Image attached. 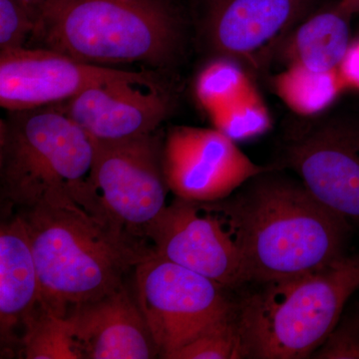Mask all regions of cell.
<instances>
[{"label":"cell","mask_w":359,"mask_h":359,"mask_svg":"<svg viewBox=\"0 0 359 359\" xmlns=\"http://www.w3.org/2000/svg\"><path fill=\"white\" fill-rule=\"evenodd\" d=\"M134 276L135 297L161 358L167 359L237 308L223 285L154 252L137 264Z\"/></svg>","instance_id":"7"},{"label":"cell","mask_w":359,"mask_h":359,"mask_svg":"<svg viewBox=\"0 0 359 359\" xmlns=\"http://www.w3.org/2000/svg\"><path fill=\"white\" fill-rule=\"evenodd\" d=\"M237 304L245 358H311L359 289V255L304 275L262 283Z\"/></svg>","instance_id":"5"},{"label":"cell","mask_w":359,"mask_h":359,"mask_svg":"<svg viewBox=\"0 0 359 359\" xmlns=\"http://www.w3.org/2000/svg\"><path fill=\"white\" fill-rule=\"evenodd\" d=\"M337 4L340 8L351 18L359 13V0H339Z\"/></svg>","instance_id":"26"},{"label":"cell","mask_w":359,"mask_h":359,"mask_svg":"<svg viewBox=\"0 0 359 359\" xmlns=\"http://www.w3.org/2000/svg\"><path fill=\"white\" fill-rule=\"evenodd\" d=\"M142 72L90 65L45 49L0 52V105L7 111L55 105L90 87Z\"/></svg>","instance_id":"13"},{"label":"cell","mask_w":359,"mask_h":359,"mask_svg":"<svg viewBox=\"0 0 359 359\" xmlns=\"http://www.w3.org/2000/svg\"><path fill=\"white\" fill-rule=\"evenodd\" d=\"M40 306L39 271L25 219L11 212L0 228V337L2 346L20 344Z\"/></svg>","instance_id":"15"},{"label":"cell","mask_w":359,"mask_h":359,"mask_svg":"<svg viewBox=\"0 0 359 359\" xmlns=\"http://www.w3.org/2000/svg\"><path fill=\"white\" fill-rule=\"evenodd\" d=\"M242 188L229 199L250 283L304 275L346 256L353 226L301 181L273 169Z\"/></svg>","instance_id":"2"},{"label":"cell","mask_w":359,"mask_h":359,"mask_svg":"<svg viewBox=\"0 0 359 359\" xmlns=\"http://www.w3.org/2000/svg\"><path fill=\"white\" fill-rule=\"evenodd\" d=\"M20 1L32 11L35 18V23H36L37 18H39L42 9L44 8V6H46L50 0H20Z\"/></svg>","instance_id":"25"},{"label":"cell","mask_w":359,"mask_h":359,"mask_svg":"<svg viewBox=\"0 0 359 359\" xmlns=\"http://www.w3.org/2000/svg\"><path fill=\"white\" fill-rule=\"evenodd\" d=\"M325 0H190L193 42L208 59L235 61L252 74L269 49Z\"/></svg>","instance_id":"10"},{"label":"cell","mask_w":359,"mask_h":359,"mask_svg":"<svg viewBox=\"0 0 359 359\" xmlns=\"http://www.w3.org/2000/svg\"><path fill=\"white\" fill-rule=\"evenodd\" d=\"M35 18L20 0H0V52L27 47Z\"/></svg>","instance_id":"22"},{"label":"cell","mask_w":359,"mask_h":359,"mask_svg":"<svg viewBox=\"0 0 359 359\" xmlns=\"http://www.w3.org/2000/svg\"><path fill=\"white\" fill-rule=\"evenodd\" d=\"M154 74L95 85L57 105L94 141L154 133L175 108L173 92Z\"/></svg>","instance_id":"12"},{"label":"cell","mask_w":359,"mask_h":359,"mask_svg":"<svg viewBox=\"0 0 359 359\" xmlns=\"http://www.w3.org/2000/svg\"><path fill=\"white\" fill-rule=\"evenodd\" d=\"M245 358L244 342L235 311L205 330L199 337L177 349L167 359Z\"/></svg>","instance_id":"21"},{"label":"cell","mask_w":359,"mask_h":359,"mask_svg":"<svg viewBox=\"0 0 359 359\" xmlns=\"http://www.w3.org/2000/svg\"><path fill=\"white\" fill-rule=\"evenodd\" d=\"M162 161L169 190L193 201L226 199L257 175L280 170L252 162L214 127H172L163 138Z\"/></svg>","instance_id":"11"},{"label":"cell","mask_w":359,"mask_h":359,"mask_svg":"<svg viewBox=\"0 0 359 359\" xmlns=\"http://www.w3.org/2000/svg\"><path fill=\"white\" fill-rule=\"evenodd\" d=\"M147 240L158 256L226 289L250 283L229 197L217 201L175 198L149 226Z\"/></svg>","instance_id":"9"},{"label":"cell","mask_w":359,"mask_h":359,"mask_svg":"<svg viewBox=\"0 0 359 359\" xmlns=\"http://www.w3.org/2000/svg\"><path fill=\"white\" fill-rule=\"evenodd\" d=\"M93 139L61 109L8 111L0 125L1 197L16 211L77 203L101 212L89 180Z\"/></svg>","instance_id":"4"},{"label":"cell","mask_w":359,"mask_h":359,"mask_svg":"<svg viewBox=\"0 0 359 359\" xmlns=\"http://www.w3.org/2000/svg\"><path fill=\"white\" fill-rule=\"evenodd\" d=\"M273 164L294 171L318 202L359 228V116H294Z\"/></svg>","instance_id":"6"},{"label":"cell","mask_w":359,"mask_h":359,"mask_svg":"<svg viewBox=\"0 0 359 359\" xmlns=\"http://www.w3.org/2000/svg\"><path fill=\"white\" fill-rule=\"evenodd\" d=\"M311 358L359 359V313L339 320Z\"/></svg>","instance_id":"23"},{"label":"cell","mask_w":359,"mask_h":359,"mask_svg":"<svg viewBox=\"0 0 359 359\" xmlns=\"http://www.w3.org/2000/svg\"><path fill=\"white\" fill-rule=\"evenodd\" d=\"M18 212L39 271L40 306L61 318L120 289L124 276L153 252L148 243L77 203Z\"/></svg>","instance_id":"3"},{"label":"cell","mask_w":359,"mask_h":359,"mask_svg":"<svg viewBox=\"0 0 359 359\" xmlns=\"http://www.w3.org/2000/svg\"><path fill=\"white\" fill-rule=\"evenodd\" d=\"M276 95L297 117L323 114L344 88L339 70L316 73L290 66L271 77Z\"/></svg>","instance_id":"17"},{"label":"cell","mask_w":359,"mask_h":359,"mask_svg":"<svg viewBox=\"0 0 359 359\" xmlns=\"http://www.w3.org/2000/svg\"><path fill=\"white\" fill-rule=\"evenodd\" d=\"M193 42L180 0H50L27 48L57 52L90 65L179 66Z\"/></svg>","instance_id":"1"},{"label":"cell","mask_w":359,"mask_h":359,"mask_svg":"<svg viewBox=\"0 0 359 359\" xmlns=\"http://www.w3.org/2000/svg\"><path fill=\"white\" fill-rule=\"evenodd\" d=\"M20 346L27 359H85L72 321L41 306L26 325Z\"/></svg>","instance_id":"18"},{"label":"cell","mask_w":359,"mask_h":359,"mask_svg":"<svg viewBox=\"0 0 359 359\" xmlns=\"http://www.w3.org/2000/svg\"><path fill=\"white\" fill-rule=\"evenodd\" d=\"M67 318L85 359L160 358L136 297L125 285L98 301L72 309Z\"/></svg>","instance_id":"14"},{"label":"cell","mask_w":359,"mask_h":359,"mask_svg":"<svg viewBox=\"0 0 359 359\" xmlns=\"http://www.w3.org/2000/svg\"><path fill=\"white\" fill-rule=\"evenodd\" d=\"M250 76L249 71L235 61L208 59L196 78V98L209 115L256 89Z\"/></svg>","instance_id":"19"},{"label":"cell","mask_w":359,"mask_h":359,"mask_svg":"<svg viewBox=\"0 0 359 359\" xmlns=\"http://www.w3.org/2000/svg\"><path fill=\"white\" fill-rule=\"evenodd\" d=\"M339 71L346 87L359 90V39L351 41Z\"/></svg>","instance_id":"24"},{"label":"cell","mask_w":359,"mask_h":359,"mask_svg":"<svg viewBox=\"0 0 359 359\" xmlns=\"http://www.w3.org/2000/svg\"><path fill=\"white\" fill-rule=\"evenodd\" d=\"M351 18L337 2L323 4L269 49L262 69L278 62L316 73L339 70L353 41Z\"/></svg>","instance_id":"16"},{"label":"cell","mask_w":359,"mask_h":359,"mask_svg":"<svg viewBox=\"0 0 359 359\" xmlns=\"http://www.w3.org/2000/svg\"><path fill=\"white\" fill-rule=\"evenodd\" d=\"M209 117L214 128L236 143L263 136L273 125L268 107L257 89L210 113Z\"/></svg>","instance_id":"20"},{"label":"cell","mask_w":359,"mask_h":359,"mask_svg":"<svg viewBox=\"0 0 359 359\" xmlns=\"http://www.w3.org/2000/svg\"><path fill=\"white\" fill-rule=\"evenodd\" d=\"M94 143L89 183L97 205L114 226L149 244V226L166 209L170 191L163 169V138L154 132Z\"/></svg>","instance_id":"8"}]
</instances>
